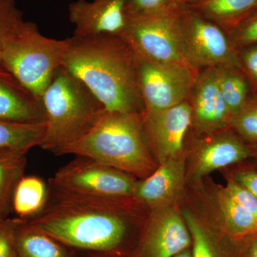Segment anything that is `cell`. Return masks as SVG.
<instances>
[{
	"label": "cell",
	"mask_w": 257,
	"mask_h": 257,
	"mask_svg": "<svg viewBox=\"0 0 257 257\" xmlns=\"http://www.w3.org/2000/svg\"><path fill=\"white\" fill-rule=\"evenodd\" d=\"M183 8L173 5L155 14L127 16L119 37L136 55L161 63L189 67L181 42L180 17Z\"/></svg>",
	"instance_id": "6"
},
{
	"label": "cell",
	"mask_w": 257,
	"mask_h": 257,
	"mask_svg": "<svg viewBox=\"0 0 257 257\" xmlns=\"http://www.w3.org/2000/svg\"><path fill=\"white\" fill-rule=\"evenodd\" d=\"M192 1L193 0H172V4L175 6L185 7Z\"/></svg>",
	"instance_id": "35"
},
{
	"label": "cell",
	"mask_w": 257,
	"mask_h": 257,
	"mask_svg": "<svg viewBox=\"0 0 257 257\" xmlns=\"http://www.w3.org/2000/svg\"><path fill=\"white\" fill-rule=\"evenodd\" d=\"M229 128L246 143L257 142V99L251 98L242 109L231 117Z\"/></svg>",
	"instance_id": "24"
},
{
	"label": "cell",
	"mask_w": 257,
	"mask_h": 257,
	"mask_svg": "<svg viewBox=\"0 0 257 257\" xmlns=\"http://www.w3.org/2000/svg\"><path fill=\"white\" fill-rule=\"evenodd\" d=\"M75 257H109L104 256V255L98 254V253L87 252V251H78L77 250V254Z\"/></svg>",
	"instance_id": "34"
},
{
	"label": "cell",
	"mask_w": 257,
	"mask_h": 257,
	"mask_svg": "<svg viewBox=\"0 0 257 257\" xmlns=\"http://www.w3.org/2000/svg\"><path fill=\"white\" fill-rule=\"evenodd\" d=\"M173 6L172 0H126V16L155 14Z\"/></svg>",
	"instance_id": "30"
},
{
	"label": "cell",
	"mask_w": 257,
	"mask_h": 257,
	"mask_svg": "<svg viewBox=\"0 0 257 257\" xmlns=\"http://www.w3.org/2000/svg\"><path fill=\"white\" fill-rule=\"evenodd\" d=\"M135 55L145 111L165 110L188 100L198 71L183 64L161 63Z\"/></svg>",
	"instance_id": "9"
},
{
	"label": "cell",
	"mask_w": 257,
	"mask_h": 257,
	"mask_svg": "<svg viewBox=\"0 0 257 257\" xmlns=\"http://www.w3.org/2000/svg\"><path fill=\"white\" fill-rule=\"evenodd\" d=\"M65 155L87 157L140 178L155 170L143 114L104 111L85 136L60 153Z\"/></svg>",
	"instance_id": "3"
},
{
	"label": "cell",
	"mask_w": 257,
	"mask_h": 257,
	"mask_svg": "<svg viewBox=\"0 0 257 257\" xmlns=\"http://www.w3.org/2000/svg\"><path fill=\"white\" fill-rule=\"evenodd\" d=\"M42 102L45 131L40 147L56 155L85 136L105 111L87 86L63 66L55 72Z\"/></svg>",
	"instance_id": "4"
},
{
	"label": "cell",
	"mask_w": 257,
	"mask_h": 257,
	"mask_svg": "<svg viewBox=\"0 0 257 257\" xmlns=\"http://www.w3.org/2000/svg\"><path fill=\"white\" fill-rule=\"evenodd\" d=\"M193 126L199 133L229 128L231 116L218 86L215 68L199 71L189 98Z\"/></svg>",
	"instance_id": "13"
},
{
	"label": "cell",
	"mask_w": 257,
	"mask_h": 257,
	"mask_svg": "<svg viewBox=\"0 0 257 257\" xmlns=\"http://www.w3.org/2000/svg\"><path fill=\"white\" fill-rule=\"evenodd\" d=\"M22 219H0V257H16L15 239Z\"/></svg>",
	"instance_id": "28"
},
{
	"label": "cell",
	"mask_w": 257,
	"mask_h": 257,
	"mask_svg": "<svg viewBox=\"0 0 257 257\" xmlns=\"http://www.w3.org/2000/svg\"><path fill=\"white\" fill-rule=\"evenodd\" d=\"M215 69L218 86L231 119L253 97L251 86L239 67Z\"/></svg>",
	"instance_id": "21"
},
{
	"label": "cell",
	"mask_w": 257,
	"mask_h": 257,
	"mask_svg": "<svg viewBox=\"0 0 257 257\" xmlns=\"http://www.w3.org/2000/svg\"><path fill=\"white\" fill-rule=\"evenodd\" d=\"M48 196V185L40 177L23 176L15 187L13 210L20 219H31L45 207Z\"/></svg>",
	"instance_id": "19"
},
{
	"label": "cell",
	"mask_w": 257,
	"mask_h": 257,
	"mask_svg": "<svg viewBox=\"0 0 257 257\" xmlns=\"http://www.w3.org/2000/svg\"><path fill=\"white\" fill-rule=\"evenodd\" d=\"M173 257H193V253L189 248L184 250L182 252L179 253L178 254L175 255Z\"/></svg>",
	"instance_id": "36"
},
{
	"label": "cell",
	"mask_w": 257,
	"mask_h": 257,
	"mask_svg": "<svg viewBox=\"0 0 257 257\" xmlns=\"http://www.w3.org/2000/svg\"><path fill=\"white\" fill-rule=\"evenodd\" d=\"M126 0H77L69 5L74 37L107 35L120 36L126 24Z\"/></svg>",
	"instance_id": "12"
},
{
	"label": "cell",
	"mask_w": 257,
	"mask_h": 257,
	"mask_svg": "<svg viewBox=\"0 0 257 257\" xmlns=\"http://www.w3.org/2000/svg\"><path fill=\"white\" fill-rule=\"evenodd\" d=\"M240 69L247 78L253 97L257 99V44L238 51Z\"/></svg>",
	"instance_id": "29"
},
{
	"label": "cell",
	"mask_w": 257,
	"mask_h": 257,
	"mask_svg": "<svg viewBox=\"0 0 257 257\" xmlns=\"http://www.w3.org/2000/svg\"><path fill=\"white\" fill-rule=\"evenodd\" d=\"M248 145L250 149H251L252 157H256L257 158V142L256 143H248Z\"/></svg>",
	"instance_id": "37"
},
{
	"label": "cell",
	"mask_w": 257,
	"mask_h": 257,
	"mask_svg": "<svg viewBox=\"0 0 257 257\" xmlns=\"http://www.w3.org/2000/svg\"><path fill=\"white\" fill-rule=\"evenodd\" d=\"M196 154V177L239 163L252 157L251 149L231 128L207 134Z\"/></svg>",
	"instance_id": "14"
},
{
	"label": "cell",
	"mask_w": 257,
	"mask_h": 257,
	"mask_svg": "<svg viewBox=\"0 0 257 257\" xmlns=\"http://www.w3.org/2000/svg\"><path fill=\"white\" fill-rule=\"evenodd\" d=\"M224 190L257 219V198L253 194L232 179H229Z\"/></svg>",
	"instance_id": "31"
},
{
	"label": "cell",
	"mask_w": 257,
	"mask_h": 257,
	"mask_svg": "<svg viewBox=\"0 0 257 257\" xmlns=\"http://www.w3.org/2000/svg\"><path fill=\"white\" fill-rule=\"evenodd\" d=\"M69 38L55 40L42 35L35 23L26 22L5 42L0 64L38 99L63 64Z\"/></svg>",
	"instance_id": "5"
},
{
	"label": "cell",
	"mask_w": 257,
	"mask_h": 257,
	"mask_svg": "<svg viewBox=\"0 0 257 257\" xmlns=\"http://www.w3.org/2000/svg\"><path fill=\"white\" fill-rule=\"evenodd\" d=\"M184 220L193 241V257H221L209 233L189 212H184Z\"/></svg>",
	"instance_id": "25"
},
{
	"label": "cell",
	"mask_w": 257,
	"mask_h": 257,
	"mask_svg": "<svg viewBox=\"0 0 257 257\" xmlns=\"http://www.w3.org/2000/svg\"><path fill=\"white\" fill-rule=\"evenodd\" d=\"M138 182L133 176L78 157L61 167L49 181L51 189L94 198H133Z\"/></svg>",
	"instance_id": "7"
},
{
	"label": "cell",
	"mask_w": 257,
	"mask_h": 257,
	"mask_svg": "<svg viewBox=\"0 0 257 257\" xmlns=\"http://www.w3.org/2000/svg\"><path fill=\"white\" fill-rule=\"evenodd\" d=\"M15 251L16 257H75L77 250L22 219L17 230Z\"/></svg>",
	"instance_id": "17"
},
{
	"label": "cell",
	"mask_w": 257,
	"mask_h": 257,
	"mask_svg": "<svg viewBox=\"0 0 257 257\" xmlns=\"http://www.w3.org/2000/svg\"><path fill=\"white\" fill-rule=\"evenodd\" d=\"M15 0H0V53L5 42L25 23Z\"/></svg>",
	"instance_id": "27"
},
{
	"label": "cell",
	"mask_w": 257,
	"mask_h": 257,
	"mask_svg": "<svg viewBox=\"0 0 257 257\" xmlns=\"http://www.w3.org/2000/svg\"><path fill=\"white\" fill-rule=\"evenodd\" d=\"M25 152L0 149V219L13 210L15 187L24 176L26 167Z\"/></svg>",
	"instance_id": "20"
},
{
	"label": "cell",
	"mask_w": 257,
	"mask_h": 257,
	"mask_svg": "<svg viewBox=\"0 0 257 257\" xmlns=\"http://www.w3.org/2000/svg\"><path fill=\"white\" fill-rule=\"evenodd\" d=\"M226 231L234 237L257 234V219L223 190L219 196Z\"/></svg>",
	"instance_id": "23"
},
{
	"label": "cell",
	"mask_w": 257,
	"mask_h": 257,
	"mask_svg": "<svg viewBox=\"0 0 257 257\" xmlns=\"http://www.w3.org/2000/svg\"><path fill=\"white\" fill-rule=\"evenodd\" d=\"M225 32L237 52L243 47L257 44V8Z\"/></svg>",
	"instance_id": "26"
},
{
	"label": "cell",
	"mask_w": 257,
	"mask_h": 257,
	"mask_svg": "<svg viewBox=\"0 0 257 257\" xmlns=\"http://www.w3.org/2000/svg\"><path fill=\"white\" fill-rule=\"evenodd\" d=\"M45 131L44 124H25L0 120V149L28 153L40 147Z\"/></svg>",
	"instance_id": "22"
},
{
	"label": "cell",
	"mask_w": 257,
	"mask_h": 257,
	"mask_svg": "<svg viewBox=\"0 0 257 257\" xmlns=\"http://www.w3.org/2000/svg\"><path fill=\"white\" fill-rule=\"evenodd\" d=\"M179 160L166 161L145 180L138 182L134 199L149 206L160 205L172 200L183 184L184 162Z\"/></svg>",
	"instance_id": "16"
},
{
	"label": "cell",
	"mask_w": 257,
	"mask_h": 257,
	"mask_svg": "<svg viewBox=\"0 0 257 257\" xmlns=\"http://www.w3.org/2000/svg\"><path fill=\"white\" fill-rule=\"evenodd\" d=\"M128 199L81 197L49 188L45 207L26 221L74 249L124 257L130 221L121 206Z\"/></svg>",
	"instance_id": "1"
},
{
	"label": "cell",
	"mask_w": 257,
	"mask_h": 257,
	"mask_svg": "<svg viewBox=\"0 0 257 257\" xmlns=\"http://www.w3.org/2000/svg\"><path fill=\"white\" fill-rule=\"evenodd\" d=\"M231 179L257 198V168L241 169L234 172Z\"/></svg>",
	"instance_id": "32"
},
{
	"label": "cell",
	"mask_w": 257,
	"mask_h": 257,
	"mask_svg": "<svg viewBox=\"0 0 257 257\" xmlns=\"http://www.w3.org/2000/svg\"><path fill=\"white\" fill-rule=\"evenodd\" d=\"M0 120L25 124H44L41 99L28 91L0 64Z\"/></svg>",
	"instance_id": "15"
},
{
	"label": "cell",
	"mask_w": 257,
	"mask_h": 257,
	"mask_svg": "<svg viewBox=\"0 0 257 257\" xmlns=\"http://www.w3.org/2000/svg\"><path fill=\"white\" fill-rule=\"evenodd\" d=\"M192 241L185 220L175 211L167 210L152 219L125 257H173L189 248Z\"/></svg>",
	"instance_id": "11"
},
{
	"label": "cell",
	"mask_w": 257,
	"mask_h": 257,
	"mask_svg": "<svg viewBox=\"0 0 257 257\" xmlns=\"http://www.w3.org/2000/svg\"><path fill=\"white\" fill-rule=\"evenodd\" d=\"M249 239L246 245V257H257V234L245 236Z\"/></svg>",
	"instance_id": "33"
},
{
	"label": "cell",
	"mask_w": 257,
	"mask_h": 257,
	"mask_svg": "<svg viewBox=\"0 0 257 257\" xmlns=\"http://www.w3.org/2000/svg\"><path fill=\"white\" fill-rule=\"evenodd\" d=\"M180 36L184 58L194 70L220 67L240 68L238 52L226 32L186 7L181 13Z\"/></svg>",
	"instance_id": "8"
},
{
	"label": "cell",
	"mask_w": 257,
	"mask_h": 257,
	"mask_svg": "<svg viewBox=\"0 0 257 257\" xmlns=\"http://www.w3.org/2000/svg\"><path fill=\"white\" fill-rule=\"evenodd\" d=\"M143 124L149 146L162 163L179 158L187 134L193 126L189 99L165 110L145 111Z\"/></svg>",
	"instance_id": "10"
},
{
	"label": "cell",
	"mask_w": 257,
	"mask_h": 257,
	"mask_svg": "<svg viewBox=\"0 0 257 257\" xmlns=\"http://www.w3.org/2000/svg\"><path fill=\"white\" fill-rule=\"evenodd\" d=\"M62 66L87 86L106 111L144 114L135 52L121 37L101 34L69 38Z\"/></svg>",
	"instance_id": "2"
},
{
	"label": "cell",
	"mask_w": 257,
	"mask_h": 257,
	"mask_svg": "<svg viewBox=\"0 0 257 257\" xmlns=\"http://www.w3.org/2000/svg\"><path fill=\"white\" fill-rule=\"evenodd\" d=\"M185 7L226 31L256 9L257 0H193Z\"/></svg>",
	"instance_id": "18"
}]
</instances>
